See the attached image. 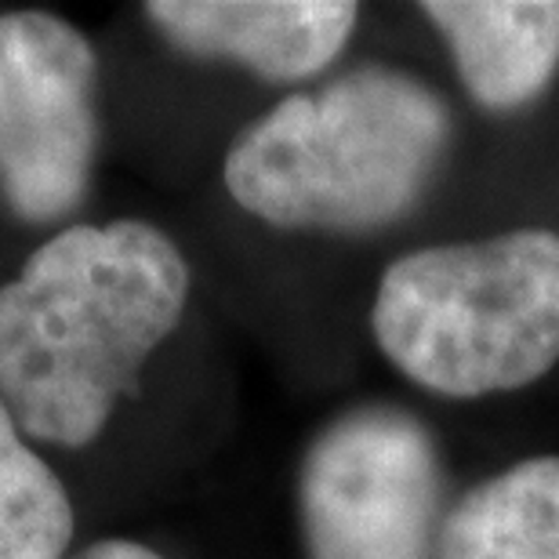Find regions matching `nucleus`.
<instances>
[{"label": "nucleus", "instance_id": "1", "mask_svg": "<svg viewBox=\"0 0 559 559\" xmlns=\"http://www.w3.org/2000/svg\"><path fill=\"white\" fill-rule=\"evenodd\" d=\"M193 273L145 218L76 222L0 284V396L37 443L84 451L142 389L186 317Z\"/></svg>", "mask_w": 559, "mask_h": 559}, {"label": "nucleus", "instance_id": "2", "mask_svg": "<svg viewBox=\"0 0 559 559\" xmlns=\"http://www.w3.org/2000/svg\"><path fill=\"white\" fill-rule=\"evenodd\" d=\"M451 145L454 114L432 81L364 62L251 120L229 142L222 182L270 229L360 240L421 207Z\"/></svg>", "mask_w": 559, "mask_h": 559}, {"label": "nucleus", "instance_id": "3", "mask_svg": "<svg viewBox=\"0 0 559 559\" xmlns=\"http://www.w3.org/2000/svg\"><path fill=\"white\" fill-rule=\"evenodd\" d=\"M371 338L404 382L440 400L542 382L559 364V233L516 226L400 254L378 276Z\"/></svg>", "mask_w": 559, "mask_h": 559}, {"label": "nucleus", "instance_id": "4", "mask_svg": "<svg viewBox=\"0 0 559 559\" xmlns=\"http://www.w3.org/2000/svg\"><path fill=\"white\" fill-rule=\"evenodd\" d=\"M447 465L415 411L367 400L312 432L295 473L306 559H436Z\"/></svg>", "mask_w": 559, "mask_h": 559}, {"label": "nucleus", "instance_id": "5", "mask_svg": "<svg viewBox=\"0 0 559 559\" xmlns=\"http://www.w3.org/2000/svg\"><path fill=\"white\" fill-rule=\"evenodd\" d=\"M98 55L55 11L0 15V200L26 226L87 204L98 164Z\"/></svg>", "mask_w": 559, "mask_h": 559}, {"label": "nucleus", "instance_id": "6", "mask_svg": "<svg viewBox=\"0 0 559 559\" xmlns=\"http://www.w3.org/2000/svg\"><path fill=\"white\" fill-rule=\"evenodd\" d=\"M142 15L175 55L240 66L265 84L317 81L360 26L353 0H150Z\"/></svg>", "mask_w": 559, "mask_h": 559}, {"label": "nucleus", "instance_id": "7", "mask_svg": "<svg viewBox=\"0 0 559 559\" xmlns=\"http://www.w3.org/2000/svg\"><path fill=\"white\" fill-rule=\"evenodd\" d=\"M418 15L479 114H527L559 76V0H421Z\"/></svg>", "mask_w": 559, "mask_h": 559}, {"label": "nucleus", "instance_id": "8", "mask_svg": "<svg viewBox=\"0 0 559 559\" xmlns=\"http://www.w3.org/2000/svg\"><path fill=\"white\" fill-rule=\"evenodd\" d=\"M436 559H559V454H531L451 501Z\"/></svg>", "mask_w": 559, "mask_h": 559}, {"label": "nucleus", "instance_id": "9", "mask_svg": "<svg viewBox=\"0 0 559 559\" xmlns=\"http://www.w3.org/2000/svg\"><path fill=\"white\" fill-rule=\"evenodd\" d=\"M73 534L70 490L0 396V559H66Z\"/></svg>", "mask_w": 559, "mask_h": 559}, {"label": "nucleus", "instance_id": "10", "mask_svg": "<svg viewBox=\"0 0 559 559\" xmlns=\"http://www.w3.org/2000/svg\"><path fill=\"white\" fill-rule=\"evenodd\" d=\"M73 559H167V556L156 552L153 545L135 542V538H103V542H92L87 549H81Z\"/></svg>", "mask_w": 559, "mask_h": 559}]
</instances>
